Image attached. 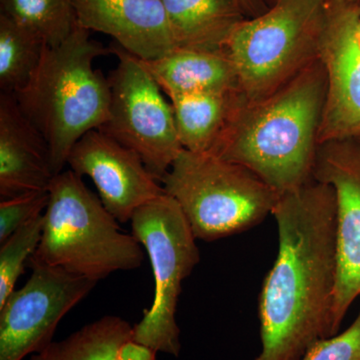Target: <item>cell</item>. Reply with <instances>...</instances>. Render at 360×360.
<instances>
[{
  "mask_svg": "<svg viewBox=\"0 0 360 360\" xmlns=\"http://www.w3.org/2000/svg\"><path fill=\"white\" fill-rule=\"evenodd\" d=\"M272 215L278 253L259 295L262 350L253 360H300L330 338L338 281L333 187L312 179L279 196Z\"/></svg>",
  "mask_w": 360,
  "mask_h": 360,
  "instance_id": "cell-1",
  "label": "cell"
},
{
  "mask_svg": "<svg viewBox=\"0 0 360 360\" xmlns=\"http://www.w3.org/2000/svg\"><path fill=\"white\" fill-rule=\"evenodd\" d=\"M326 94L321 59L270 96H245L233 110L212 155L238 163L279 195L314 179Z\"/></svg>",
  "mask_w": 360,
  "mask_h": 360,
  "instance_id": "cell-2",
  "label": "cell"
},
{
  "mask_svg": "<svg viewBox=\"0 0 360 360\" xmlns=\"http://www.w3.org/2000/svg\"><path fill=\"white\" fill-rule=\"evenodd\" d=\"M112 53L79 25L58 46H47L30 82L13 94L23 115L49 146L52 169L60 174L75 143L99 129L110 105V79L96 70L99 56Z\"/></svg>",
  "mask_w": 360,
  "mask_h": 360,
  "instance_id": "cell-3",
  "label": "cell"
},
{
  "mask_svg": "<svg viewBox=\"0 0 360 360\" xmlns=\"http://www.w3.org/2000/svg\"><path fill=\"white\" fill-rule=\"evenodd\" d=\"M49 193L41 239L30 259L96 283L141 266L143 246L134 234L123 233L80 175L71 169L54 175Z\"/></svg>",
  "mask_w": 360,
  "mask_h": 360,
  "instance_id": "cell-4",
  "label": "cell"
},
{
  "mask_svg": "<svg viewBox=\"0 0 360 360\" xmlns=\"http://www.w3.org/2000/svg\"><path fill=\"white\" fill-rule=\"evenodd\" d=\"M196 239L214 241L248 231L272 214L279 194L238 163L182 149L161 180Z\"/></svg>",
  "mask_w": 360,
  "mask_h": 360,
  "instance_id": "cell-5",
  "label": "cell"
},
{
  "mask_svg": "<svg viewBox=\"0 0 360 360\" xmlns=\"http://www.w3.org/2000/svg\"><path fill=\"white\" fill-rule=\"evenodd\" d=\"M326 0H276L234 28L226 49L246 101L276 92L319 59Z\"/></svg>",
  "mask_w": 360,
  "mask_h": 360,
  "instance_id": "cell-6",
  "label": "cell"
},
{
  "mask_svg": "<svg viewBox=\"0 0 360 360\" xmlns=\"http://www.w3.org/2000/svg\"><path fill=\"white\" fill-rule=\"evenodd\" d=\"M130 222L155 276L153 304L132 328V340L177 357L181 343L175 315L182 283L200 262L196 238L179 203L167 193L137 208Z\"/></svg>",
  "mask_w": 360,
  "mask_h": 360,
  "instance_id": "cell-7",
  "label": "cell"
},
{
  "mask_svg": "<svg viewBox=\"0 0 360 360\" xmlns=\"http://www.w3.org/2000/svg\"><path fill=\"white\" fill-rule=\"evenodd\" d=\"M110 49L118 65L108 78L110 110L99 130L134 151L161 182L184 149L172 103L141 59L116 44Z\"/></svg>",
  "mask_w": 360,
  "mask_h": 360,
  "instance_id": "cell-8",
  "label": "cell"
},
{
  "mask_svg": "<svg viewBox=\"0 0 360 360\" xmlns=\"http://www.w3.org/2000/svg\"><path fill=\"white\" fill-rule=\"evenodd\" d=\"M32 272L0 307V360H23L52 342L61 319L96 283L30 259Z\"/></svg>",
  "mask_w": 360,
  "mask_h": 360,
  "instance_id": "cell-9",
  "label": "cell"
},
{
  "mask_svg": "<svg viewBox=\"0 0 360 360\" xmlns=\"http://www.w3.org/2000/svg\"><path fill=\"white\" fill-rule=\"evenodd\" d=\"M314 179L333 187L335 195L338 281L330 314L333 336L360 296V139L321 144Z\"/></svg>",
  "mask_w": 360,
  "mask_h": 360,
  "instance_id": "cell-10",
  "label": "cell"
},
{
  "mask_svg": "<svg viewBox=\"0 0 360 360\" xmlns=\"http://www.w3.org/2000/svg\"><path fill=\"white\" fill-rule=\"evenodd\" d=\"M319 58L326 75L319 146L360 139V44L355 2L326 0Z\"/></svg>",
  "mask_w": 360,
  "mask_h": 360,
  "instance_id": "cell-11",
  "label": "cell"
},
{
  "mask_svg": "<svg viewBox=\"0 0 360 360\" xmlns=\"http://www.w3.org/2000/svg\"><path fill=\"white\" fill-rule=\"evenodd\" d=\"M66 165L94 181L103 205L122 224L129 221L137 208L165 193L134 151L99 129L75 143Z\"/></svg>",
  "mask_w": 360,
  "mask_h": 360,
  "instance_id": "cell-12",
  "label": "cell"
},
{
  "mask_svg": "<svg viewBox=\"0 0 360 360\" xmlns=\"http://www.w3.org/2000/svg\"><path fill=\"white\" fill-rule=\"evenodd\" d=\"M77 23L110 35L115 44L143 61L176 49L161 0H73Z\"/></svg>",
  "mask_w": 360,
  "mask_h": 360,
  "instance_id": "cell-13",
  "label": "cell"
},
{
  "mask_svg": "<svg viewBox=\"0 0 360 360\" xmlns=\"http://www.w3.org/2000/svg\"><path fill=\"white\" fill-rule=\"evenodd\" d=\"M49 146L13 94H0V198L49 191L54 177Z\"/></svg>",
  "mask_w": 360,
  "mask_h": 360,
  "instance_id": "cell-14",
  "label": "cell"
},
{
  "mask_svg": "<svg viewBox=\"0 0 360 360\" xmlns=\"http://www.w3.org/2000/svg\"><path fill=\"white\" fill-rule=\"evenodd\" d=\"M142 63L168 98L194 92L240 91L226 49H175L163 58Z\"/></svg>",
  "mask_w": 360,
  "mask_h": 360,
  "instance_id": "cell-15",
  "label": "cell"
},
{
  "mask_svg": "<svg viewBox=\"0 0 360 360\" xmlns=\"http://www.w3.org/2000/svg\"><path fill=\"white\" fill-rule=\"evenodd\" d=\"M176 49L224 51L245 14L236 0H161Z\"/></svg>",
  "mask_w": 360,
  "mask_h": 360,
  "instance_id": "cell-16",
  "label": "cell"
},
{
  "mask_svg": "<svg viewBox=\"0 0 360 360\" xmlns=\"http://www.w3.org/2000/svg\"><path fill=\"white\" fill-rule=\"evenodd\" d=\"M243 97L241 91L236 90L194 92L168 98L182 148L212 153Z\"/></svg>",
  "mask_w": 360,
  "mask_h": 360,
  "instance_id": "cell-17",
  "label": "cell"
},
{
  "mask_svg": "<svg viewBox=\"0 0 360 360\" xmlns=\"http://www.w3.org/2000/svg\"><path fill=\"white\" fill-rule=\"evenodd\" d=\"M132 338V326L115 315H105L60 341H52L28 360H116L125 341Z\"/></svg>",
  "mask_w": 360,
  "mask_h": 360,
  "instance_id": "cell-18",
  "label": "cell"
},
{
  "mask_svg": "<svg viewBox=\"0 0 360 360\" xmlns=\"http://www.w3.org/2000/svg\"><path fill=\"white\" fill-rule=\"evenodd\" d=\"M47 45L39 35L0 13V89L15 94L30 82Z\"/></svg>",
  "mask_w": 360,
  "mask_h": 360,
  "instance_id": "cell-19",
  "label": "cell"
},
{
  "mask_svg": "<svg viewBox=\"0 0 360 360\" xmlns=\"http://www.w3.org/2000/svg\"><path fill=\"white\" fill-rule=\"evenodd\" d=\"M0 13L27 27L51 47L63 44L77 25L73 0H0Z\"/></svg>",
  "mask_w": 360,
  "mask_h": 360,
  "instance_id": "cell-20",
  "label": "cell"
},
{
  "mask_svg": "<svg viewBox=\"0 0 360 360\" xmlns=\"http://www.w3.org/2000/svg\"><path fill=\"white\" fill-rule=\"evenodd\" d=\"M44 229V213L23 225L0 248V307L15 290L25 265L39 248Z\"/></svg>",
  "mask_w": 360,
  "mask_h": 360,
  "instance_id": "cell-21",
  "label": "cell"
},
{
  "mask_svg": "<svg viewBox=\"0 0 360 360\" xmlns=\"http://www.w3.org/2000/svg\"><path fill=\"white\" fill-rule=\"evenodd\" d=\"M49 201V191L2 200L0 202V245L23 225L42 214Z\"/></svg>",
  "mask_w": 360,
  "mask_h": 360,
  "instance_id": "cell-22",
  "label": "cell"
},
{
  "mask_svg": "<svg viewBox=\"0 0 360 360\" xmlns=\"http://www.w3.org/2000/svg\"><path fill=\"white\" fill-rule=\"evenodd\" d=\"M300 360H360V310L349 328L316 341Z\"/></svg>",
  "mask_w": 360,
  "mask_h": 360,
  "instance_id": "cell-23",
  "label": "cell"
},
{
  "mask_svg": "<svg viewBox=\"0 0 360 360\" xmlns=\"http://www.w3.org/2000/svg\"><path fill=\"white\" fill-rule=\"evenodd\" d=\"M158 352L130 338L120 348L116 360H156Z\"/></svg>",
  "mask_w": 360,
  "mask_h": 360,
  "instance_id": "cell-24",
  "label": "cell"
},
{
  "mask_svg": "<svg viewBox=\"0 0 360 360\" xmlns=\"http://www.w3.org/2000/svg\"><path fill=\"white\" fill-rule=\"evenodd\" d=\"M246 18H251L260 15L267 11L264 0H236Z\"/></svg>",
  "mask_w": 360,
  "mask_h": 360,
  "instance_id": "cell-25",
  "label": "cell"
},
{
  "mask_svg": "<svg viewBox=\"0 0 360 360\" xmlns=\"http://www.w3.org/2000/svg\"><path fill=\"white\" fill-rule=\"evenodd\" d=\"M356 33L360 44V6L356 4Z\"/></svg>",
  "mask_w": 360,
  "mask_h": 360,
  "instance_id": "cell-26",
  "label": "cell"
},
{
  "mask_svg": "<svg viewBox=\"0 0 360 360\" xmlns=\"http://www.w3.org/2000/svg\"><path fill=\"white\" fill-rule=\"evenodd\" d=\"M354 2H357V1L360 2V0H354Z\"/></svg>",
  "mask_w": 360,
  "mask_h": 360,
  "instance_id": "cell-27",
  "label": "cell"
}]
</instances>
